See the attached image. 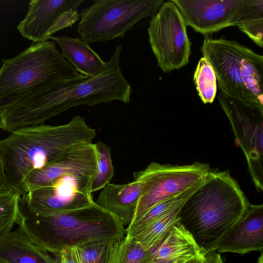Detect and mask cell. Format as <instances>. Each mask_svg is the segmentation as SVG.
<instances>
[{"label":"cell","mask_w":263,"mask_h":263,"mask_svg":"<svg viewBox=\"0 0 263 263\" xmlns=\"http://www.w3.org/2000/svg\"><path fill=\"white\" fill-rule=\"evenodd\" d=\"M2 62L0 112L39 87L82 76L58 51L53 41L33 43L15 57Z\"/></svg>","instance_id":"5b68a950"},{"label":"cell","mask_w":263,"mask_h":263,"mask_svg":"<svg viewBox=\"0 0 263 263\" xmlns=\"http://www.w3.org/2000/svg\"><path fill=\"white\" fill-rule=\"evenodd\" d=\"M185 263H202L201 255L191 259Z\"/></svg>","instance_id":"f546056e"},{"label":"cell","mask_w":263,"mask_h":263,"mask_svg":"<svg viewBox=\"0 0 263 263\" xmlns=\"http://www.w3.org/2000/svg\"><path fill=\"white\" fill-rule=\"evenodd\" d=\"M94 175L72 174L21 196L28 209L49 216L88 206L95 201L91 184Z\"/></svg>","instance_id":"8fae6325"},{"label":"cell","mask_w":263,"mask_h":263,"mask_svg":"<svg viewBox=\"0 0 263 263\" xmlns=\"http://www.w3.org/2000/svg\"><path fill=\"white\" fill-rule=\"evenodd\" d=\"M186 24L172 0L164 1L147 28L148 41L163 72L178 70L189 63L191 42Z\"/></svg>","instance_id":"9c48e42d"},{"label":"cell","mask_w":263,"mask_h":263,"mask_svg":"<svg viewBox=\"0 0 263 263\" xmlns=\"http://www.w3.org/2000/svg\"><path fill=\"white\" fill-rule=\"evenodd\" d=\"M0 261L3 263H60L56 256L43 251L17 228L0 236Z\"/></svg>","instance_id":"ac0fdd59"},{"label":"cell","mask_w":263,"mask_h":263,"mask_svg":"<svg viewBox=\"0 0 263 263\" xmlns=\"http://www.w3.org/2000/svg\"><path fill=\"white\" fill-rule=\"evenodd\" d=\"M210 170L209 164L199 162L183 165L152 162L135 172L134 178L142 181L143 188L132 222L158 203L200 184Z\"/></svg>","instance_id":"ba28073f"},{"label":"cell","mask_w":263,"mask_h":263,"mask_svg":"<svg viewBox=\"0 0 263 263\" xmlns=\"http://www.w3.org/2000/svg\"><path fill=\"white\" fill-rule=\"evenodd\" d=\"M48 39L57 43L62 50V55L80 74L93 77L100 73L105 67L106 62L81 38L64 35L51 36Z\"/></svg>","instance_id":"d6986e66"},{"label":"cell","mask_w":263,"mask_h":263,"mask_svg":"<svg viewBox=\"0 0 263 263\" xmlns=\"http://www.w3.org/2000/svg\"><path fill=\"white\" fill-rule=\"evenodd\" d=\"M83 0H31L26 17L17 29L34 43L47 41L57 32L72 26L80 18L78 8Z\"/></svg>","instance_id":"7c38bea8"},{"label":"cell","mask_w":263,"mask_h":263,"mask_svg":"<svg viewBox=\"0 0 263 263\" xmlns=\"http://www.w3.org/2000/svg\"><path fill=\"white\" fill-rule=\"evenodd\" d=\"M95 128L84 118L74 116L60 125L24 127L0 140V163L6 187L23 195V182L32 172L43 168L68 149L92 143Z\"/></svg>","instance_id":"7a4b0ae2"},{"label":"cell","mask_w":263,"mask_h":263,"mask_svg":"<svg viewBox=\"0 0 263 263\" xmlns=\"http://www.w3.org/2000/svg\"><path fill=\"white\" fill-rule=\"evenodd\" d=\"M17 229L41 250L57 256L66 246L122 237V220L95 202L81 209L49 216L30 211L19 199Z\"/></svg>","instance_id":"277c9868"},{"label":"cell","mask_w":263,"mask_h":263,"mask_svg":"<svg viewBox=\"0 0 263 263\" xmlns=\"http://www.w3.org/2000/svg\"><path fill=\"white\" fill-rule=\"evenodd\" d=\"M202 263H223L219 253L215 250H209L202 253Z\"/></svg>","instance_id":"f1b7e54d"},{"label":"cell","mask_w":263,"mask_h":263,"mask_svg":"<svg viewBox=\"0 0 263 263\" xmlns=\"http://www.w3.org/2000/svg\"><path fill=\"white\" fill-rule=\"evenodd\" d=\"M151 260L149 250L132 238L124 236L119 246L115 263H147Z\"/></svg>","instance_id":"4316f807"},{"label":"cell","mask_w":263,"mask_h":263,"mask_svg":"<svg viewBox=\"0 0 263 263\" xmlns=\"http://www.w3.org/2000/svg\"><path fill=\"white\" fill-rule=\"evenodd\" d=\"M242 150L248 170L258 192L263 190V107L242 103L223 95L218 96Z\"/></svg>","instance_id":"30bf717a"},{"label":"cell","mask_w":263,"mask_h":263,"mask_svg":"<svg viewBox=\"0 0 263 263\" xmlns=\"http://www.w3.org/2000/svg\"><path fill=\"white\" fill-rule=\"evenodd\" d=\"M196 88L204 104L212 103L217 92V81L214 70L209 61L204 57L199 60L194 74Z\"/></svg>","instance_id":"603a6c76"},{"label":"cell","mask_w":263,"mask_h":263,"mask_svg":"<svg viewBox=\"0 0 263 263\" xmlns=\"http://www.w3.org/2000/svg\"><path fill=\"white\" fill-rule=\"evenodd\" d=\"M250 204L229 170H210L181 205L177 216L202 253L214 250L219 239L238 221Z\"/></svg>","instance_id":"3957f363"},{"label":"cell","mask_w":263,"mask_h":263,"mask_svg":"<svg viewBox=\"0 0 263 263\" xmlns=\"http://www.w3.org/2000/svg\"><path fill=\"white\" fill-rule=\"evenodd\" d=\"M181 205L129 237L140 243L147 250H149L157 246L172 227L178 220L177 215Z\"/></svg>","instance_id":"7402d4cb"},{"label":"cell","mask_w":263,"mask_h":263,"mask_svg":"<svg viewBox=\"0 0 263 263\" xmlns=\"http://www.w3.org/2000/svg\"><path fill=\"white\" fill-rule=\"evenodd\" d=\"M149 252L152 259L159 263H185L202 254L193 237L178 220Z\"/></svg>","instance_id":"e0dca14e"},{"label":"cell","mask_w":263,"mask_h":263,"mask_svg":"<svg viewBox=\"0 0 263 263\" xmlns=\"http://www.w3.org/2000/svg\"><path fill=\"white\" fill-rule=\"evenodd\" d=\"M20 196L18 193L6 187L0 191V236L17 223Z\"/></svg>","instance_id":"484cf974"},{"label":"cell","mask_w":263,"mask_h":263,"mask_svg":"<svg viewBox=\"0 0 263 263\" xmlns=\"http://www.w3.org/2000/svg\"><path fill=\"white\" fill-rule=\"evenodd\" d=\"M143 188L142 181L136 178L124 184L109 183L102 189L95 202L119 217L124 226H128L134 219Z\"/></svg>","instance_id":"2e32d148"},{"label":"cell","mask_w":263,"mask_h":263,"mask_svg":"<svg viewBox=\"0 0 263 263\" xmlns=\"http://www.w3.org/2000/svg\"><path fill=\"white\" fill-rule=\"evenodd\" d=\"M187 26L210 35L226 27L240 26L245 0H172Z\"/></svg>","instance_id":"4fadbf2b"},{"label":"cell","mask_w":263,"mask_h":263,"mask_svg":"<svg viewBox=\"0 0 263 263\" xmlns=\"http://www.w3.org/2000/svg\"><path fill=\"white\" fill-rule=\"evenodd\" d=\"M163 0H96L82 9L78 34L88 44L122 37L144 18L154 16Z\"/></svg>","instance_id":"52a82bcc"},{"label":"cell","mask_w":263,"mask_h":263,"mask_svg":"<svg viewBox=\"0 0 263 263\" xmlns=\"http://www.w3.org/2000/svg\"><path fill=\"white\" fill-rule=\"evenodd\" d=\"M6 187L0 163V191Z\"/></svg>","instance_id":"4dcf8cb0"},{"label":"cell","mask_w":263,"mask_h":263,"mask_svg":"<svg viewBox=\"0 0 263 263\" xmlns=\"http://www.w3.org/2000/svg\"><path fill=\"white\" fill-rule=\"evenodd\" d=\"M122 45H116L104 69L93 77L58 81L37 87L0 114V122L9 132L44 122L69 108L92 106L113 101L130 102L132 89L120 66Z\"/></svg>","instance_id":"6da1fadb"},{"label":"cell","mask_w":263,"mask_h":263,"mask_svg":"<svg viewBox=\"0 0 263 263\" xmlns=\"http://www.w3.org/2000/svg\"><path fill=\"white\" fill-rule=\"evenodd\" d=\"M0 263H3V262L0 261Z\"/></svg>","instance_id":"d6a6232c"},{"label":"cell","mask_w":263,"mask_h":263,"mask_svg":"<svg viewBox=\"0 0 263 263\" xmlns=\"http://www.w3.org/2000/svg\"><path fill=\"white\" fill-rule=\"evenodd\" d=\"M203 57L211 64L224 96L263 107V57L234 40L204 35Z\"/></svg>","instance_id":"8992f818"},{"label":"cell","mask_w":263,"mask_h":263,"mask_svg":"<svg viewBox=\"0 0 263 263\" xmlns=\"http://www.w3.org/2000/svg\"><path fill=\"white\" fill-rule=\"evenodd\" d=\"M147 263H159V262L152 259L150 261L148 262Z\"/></svg>","instance_id":"1f68e13d"},{"label":"cell","mask_w":263,"mask_h":263,"mask_svg":"<svg viewBox=\"0 0 263 263\" xmlns=\"http://www.w3.org/2000/svg\"><path fill=\"white\" fill-rule=\"evenodd\" d=\"M214 250L245 254L263 250V205L250 204L242 217L216 242Z\"/></svg>","instance_id":"9a60e30c"},{"label":"cell","mask_w":263,"mask_h":263,"mask_svg":"<svg viewBox=\"0 0 263 263\" xmlns=\"http://www.w3.org/2000/svg\"><path fill=\"white\" fill-rule=\"evenodd\" d=\"M95 144L97 149V165L91 184L92 193L104 189L109 183L114 175L110 147L101 141Z\"/></svg>","instance_id":"d4e9b609"},{"label":"cell","mask_w":263,"mask_h":263,"mask_svg":"<svg viewBox=\"0 0 263 263\" xmlns=\"http://www.w3.org/2000/svg\"><path fill=\"white\" fill-rule=\"evenodd\" d=\"M56 256L60 263H81L76 245L64 247Z\"/></svg>","instance_id":"83f0119b"},{"label":"cell","mask_w":263,"mask_h":263,"mask_svg":"<svg viewBox=\"0 0 263 263\" xmlns=\"http://www.w3.org/2000/svg\"><path fill=\"white\" fill-rule=\"evenodd\" d=\"M239 29L262 47L263 0H247L244 19Z\"/></svg>","instance_id":"cb8c5ba5"},{"label":"cell","mask_w":263,"mask_h":263,"mask_svg":"<svg viewBox=\"0 0 263 263\" xmlns=\"http://www.w3.org/2000/svg\"><path fill=\"white\" fill-rule=\"evenodd\" d=\"M124 237L87 242L76 245L81 263H115Z\"/></svg>","instance_id":"ffe728a7"},{"label":"cell","mask_w":263,"mask_h":263,"mask_svg":"<svg viewBox=\"0 0 263 263\" xmlns=\"http://www.w3.org/2000/svg\"><path fill=\"white\" fill-rule=\"evenodd\" d=\"M200 184L192 187L180 195L165 200L153 207L142 216L127 226L125 229V237L132 236L174 209L182 204Z\"/></svg>","instance_id":"44dd1931"},{"label":"cell","mask_w":263,"mask_h":263,"mask_svg":"<svg viewBox=\"0 0 263 263\" xmlns=\"http://www.w3.org/2000/svg\"><path fill=\"white\" fill-rule=\"evenodd\" d=\"M97 165L96 144L74 146L43 168L30 173L23 182V195L47 186L54 180L69 174L95 175Z\"/></svg>","instance_id":"5bb4252c"}]
</instances>
